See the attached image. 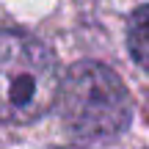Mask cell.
I'll return each instance as SVG.
<instances>
[{
  "label": "cell",
  "mask_w": 149,
  "mask_h": 149,
  "mask_svg": "<svg viewBox=\"0 0 149 149\" xmlns=\"http://www.w3.org/2000/svg\"><path fill=\"white\" fill-rule=\"evenodd\" d=\"M58 58L22 31H0V122L31 124L61 97Z\"/></svg>",
  "instance_id": "obj_1"
},
{
  "label": "cell",
  "mask_w": 149,
  "mask_h": 149,
  "mask_svg": "<svg viewBox=\"0 0 149 149\" xmlns=\"http://www.w3.org/2000/svg\"><path fill=\"white\" fill-rule=\"evenodd\" d=\"M58 149H61V146H58Z\"/></svg>",
  "instance_id": "obj_4"
},
{
  "label": "cell",
  "mask_w": 149,
  "mask_h": 149,
  "mask_svg": "<svg viewBox=\"0 0 149 149\" xmlns=\"http://www.w3.org/2000/svg\"><path fill=\"white\" fill-rule=\"evenodd\" d=\"M127 47L133 61L144 72H149V3L135 8L127 22Z\"/></svg>",
  "instance_id": "obj_3"
},
{
  "label": "cell",
  "mask_w": 149,
  "mask_h": 149,
  "mask_svg": "<svg viewBox=\"0 0 149 149\" xmlns=\"http://www.w3.org/2000/svg\"><path fill=\"white\" fill-rule=\"evenodd\" d=\"M58 111L74 138L111 141L127 130L133 102L116 72L97 61H80L61 83Z\"/></svg>",
  "instance_id": "obj_2"
}]
</instances>
